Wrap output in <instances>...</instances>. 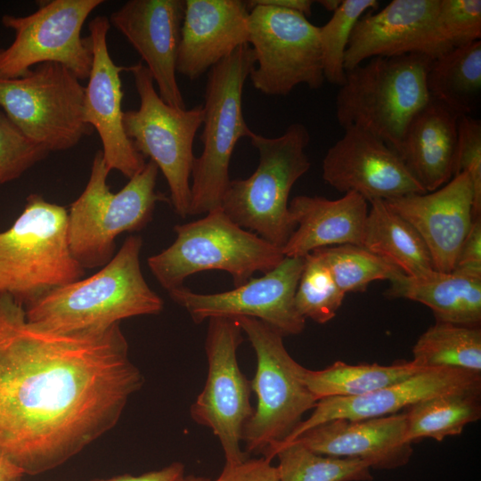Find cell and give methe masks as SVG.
Returning a JSON list of instances; mask_svg holds the SVG:
<instances>
[{
  "instance_id": "6da1fadb",
  "label": "cell",
  "mask_w": 481,
  "mask_h": 481,
  "mask_svg": "<svg viewBox=\"0 0 481 481\" xmlns=\"http://www.w3.org/2000/svg\"><path fill=\"white\" fill-rule=\"evenodd\" d=\"M143 382L119 323L54 331L0 296V453L24 475L62 465L110 431Z\"/></svg>"
},
{
  "instance_id": "7a4b0ae2",
  "label": "cell",
  "mask_w": 481,
  "mask_h": 481,
  "mask_svg": "<svg viewBox=\"0 0 481 481\" xmlns=\"http://www.w3.org/2000/svg\"><path fill=\"white\" fill-rule=\"evenodd\" d=\"M143 239L128 236L117 254L92 276L59 286L25 306L26 318L59 332L101 330L139 315L159 314L162 298L141 269Z\"/></svg>"
},
{
  "instance_id": "3957f363",
  "label": "cell",
  "mask_w": 481,
  "mask_h": 481,
  "mask_svg": "<svg viewBox=\"0 0 481 481\" xmlns=\"http://www.w3.org/2000/svg\"><path fill=\"white\" fill-rule=\"evenodd\" d=\"M433 60L420 53L374 57L346 70L335 102L340 126L364 128L397 152L410 121L431 99L427 75Z\"/></svg>"
},
{
  "instance_id": "277c9868",
  "label": "cell",
  "mask_w": 481,
  "mask_h": 481,
  "mask_svg": "<svg viewBox=\"0 0 481 481\" xmlns=\"http://www.w3.org/2000/svg\"><path fill=\"white\" fill-rule=\"evenodd\" d=\"M259 162L246 179L230 180L221 208L232 221L281 249L296 228L289 210L293 185L310 168L307 127L290 124L277 137L253 132L249 138Z\"/></svg>"
},
{
  "instance_id": "5b68a950",
  "label": "cell",
  "mask_w": 481,
  "mask_h": 481,
  "mask_svg": "<svg viewBox=\"0 0 481 481\" xmlns=\"http://www.w3.org/2000/svg\"><path fill=\"white\" fill-rule=\"evenodd\" d=\"M102 150L94 154L90 176L68 211L69 251L85 269L102 267L114 256L116 238L144 228L157 202L167 200L156 191L158 167L151 160L117 193L110 191Z\"/></svg>"
},
{
  "instance_id": "8992f818",
  "label": "cell",
  "mask_w": 481,
  "mask_h": 481,
  "mask_svg": "<svg viewBox=\"0 0 481 481\" xmlns=\"http://www.w3.org/2000/svg\"><path fill=\"white\" fill-rule=\"evenodd\" d=\"M68 210L30 194L11 227L0 232V296L23 307L50 290L82 279L67 238Z\"/></svg>"
},
{
  "instance_id": "52a82bcc",
  "label": "cell",
  "mask_w": 481,
  "mask_h": 481,
  "mask_svg": "<svg viewBox=\"0 0 481 481\" xmlns=\"http://www.w3.org/2000/svg\"><path fill=\"white\" fill-rule=\"evenodd\" d=\"M174 230V242L147 259L153 276L167 291L208 270L228 273L239 287L255 273L273 270L285 257L280 248L232 221L221 207Z\"/></svg>"
},
{
  "instance_id": "ba28073f",
  "label": "cell",
  "mask_w": 481,
  "mask_h": 481,
  "mask_svg": "<svg viewBox=\"0 0 481 481\" xmlns=\"http://www.w3.org/2000/svg\"><path fill=\"white\" fill-rule=\"evenodd\" d=\"M255 66L251 47L243 45L208 72L200 136L202 151L191 175L190 216L221 207L231 180L229 167L235 145L253 134L244 118L242 94Z\"/></svg>"
},
{
  "instance_id": "9c48e42d",
  "label": "cell",
  "mask_w": 481,
  "mask_h": 481,
  "mask_svg": "<svg viewBox=\"0 0 481 481\" xmlns=\"http://www.w3.org/2000/svg\"><path fill=\"white\" fill-rule=\"evenodd\" d=\"M235 319L257 356L250 382L257 404L245 425L242 442L248 454H264L289 437L317 400L304 380L305 367L289 354L279 331L255 318Z\"/></svg>"
},
{
  "instance_id": "30bf717a",
  "label": "cell",
  "mask_w": 481,
  "mask_h": 481,
  "mask_svg": "<svg viewBox=\"0 0 481 481\" xmlns=\"http://www.w3.org/2000/svg\"><path fill=\"white\" fill-rule=\"evenodd\" d=\"M126 70L133 75L140 105L137 110L124 111L126 135L136 151L162 172L171 205L184 218L190 209L191 175L196 159L193 142L202 125V105L190 110L171 107L159 95L143 62L126 67Z\"/></svg>"
},
{
  "instance_id": "8fae6325",
  "label": "cell",
  "mask_w": 481,
  "mask_h": 481,
  "mask_svg": "<svg viewBox=\"0 0 481 481\" xmlns=\"http://www.w3.org/2000/svg\"><path fill=\"white\" fill-rule=\"evenodd\" d=\"M85 86L65 66L44 62L0 78V108L29 139L50 152L76 146L94 128L84 120Z\"/></svg>"
},
{
  "instance_id": "7c38bea8",
  "label": "cell",
  "mask_w": 481,
  "mask_h": 481,
  "mask_svg": "<svg viewBox=\"0 0 481 481\" xmlns=\"http://www.w3.org/2000/svg\"><path fill=\"white\" fill-rule=\"evenodd\" d=\"M102 0H51L40 3L31 14H4L2 25L14 33L13 41L0 48V78H15L44 62L65 66L79 80L87 79L93 62L90 37L82 28Z\"/></svg>"
},
{
  "instance_id": "4fadbf2b",
  "label": "cell",
  "mask_w": 481,
  "mask_h": 481,
  "mask_svg": "<svg viewBox=\"0 0 481 481\" xmlns=\"http://www.w3.org/2000/svg\"><path fill=\"white\" fill-rule=\"evenodd\" d=\"M249 41L256 64L249 77L257 91L287 96L299 85L324 82L318 26L302 13L269 5L248 6Z\"/></svg>"
},
{
  "instance_id": "5bb4252c",
  "label": "cell",
  "mask_w": 481,
  "mask_h": 481,
  "mask_svg": "<svg viewBox=\"0 0 481 481\" xmlns=\"http://www.w3.org/2000/svg\"><path fill=\"white\" fill-rule=\"evenodd\" d=\"M242 333L236 319H208L205 339L207 379L190 408L192 420L209 428L219 440L226 463L249 457L240 448L245 425L254 412L250 403L251 382L241 372L237 361Z\"/></svg>"
},
{
  "instance_id": "9a60e30c",
  "label": "cell",
  "mask_w": 481,
  "mask_h": 481,
  "mask_svg": "<svg viewBox=\"0 0 481 481\" xmlns=\"http://www.w3.org/2000/svg\"><path fill=\"white\" fill-rule=\"evenodd\" d=\"M304 257H287L259 278H250L224 292L201 294L182 286L169 297L199 324L213 317H250L279 331L283 337L300 334L306 320L295 306V293Z\"/></svg>"
},
{
  "instance_id": "2e32d148",
  "label": "cell",
  "mask_w": 481,
  "mask_h": 481,
  "mask_svg": "<svg viewBox=\"0 0 481 481\" xmlns=\"http://www.w3.org/2000/svg\"><path fill=\"white\" fill-rule=\"evenodd\" d=\"M440 0H393L356 22L344 58L346 70L374 57L420 53L436 59L453 47L437 21Z\"/></svg>"
},
{
  "instance_id": "e0dca14e",
  "label": "cell",
  "mask_w": 481,
  "mask_h": 481,
  "mask_svg": "<svg viewBox=\"0 0 481 481\" xmlns=\"http://www.w3.org/2000/svg\"><path fill=\"white\" fill-rule=\"evenodd\" d=\"M344 130L323 158L326 183L340 192L358 193L368 202L427 192L384 141L359 126Z\"/></svg>"
},
{
  "instance_id": "ac0fdd59",
  "label": "cell",
  "mask_w": 481,
  "mask_h": 481,
  "mask_svg": "<svg viewBox=\"0 0 481 481\" xmlns=\"http://www.w3.org/2000/svg\"><path fill=\"white\" fill-rule=\"evenodd\" d=\"M109 18L98 15L88 24L93 47V62L85 86L84 120L98 133L107 168L118 170L130 179L145 165V159L136 151L126 136L122 110L123 90L120 72L109 53L107 34Z\"/></svg>"
},
{
  "instance_id": "d6986e66",
  "label": "cell",
  "mask_w": 481,
  "mask_h": 481,
  "mask_svg": "<svg viewBox=\"0 0 481 481\" xmlns=\"http://www.w3.org/2000/svg\"><path fill=\"white\" fill-rule=\"evenodd\" d=\"M183 13L184 0H129L109 18L145 62L160 98L176 109H186L176 79Z\"/></svg>"
},
{
  "instance_id": "ffe728a7",
  "label": "cell",
  "mask_w": 481,
  "mask_h": 481,
  "mask_svg": "<svg viewBox=\"0 0 481 481\" xmlns=\"http://www.w3.org/2000/svg\"><path fill=\"white\" fill-rule=\"evenodd\" d=\"M384 201L420 234L434 269L451 273L475 217L474 190L467 173L453 175L434 192Z\"/></svg>"
},
{
  "instance_id": "44dd1931",
  "label": "cell",
  "mask_w": 481,
  "mask_h": 481,
  "mask_svg": "<svg viewBox=\"0 0 481 481\" xmlns=\"http://www.w3.org/2000/svg\"><path fill=\"white\" fill-rule=\"evenodd\" d=\"M453 392H481V372L428 368L363 395L320 399L311 415L281 443L292 441L305 431L332 420H363L392 415L422 400Z\"/></svg>"
},
{
  "instance_id": "7402d4cb",
  "label": "cell",
  "mask_w": 481,
  "mask_h": 481,
  "mask_svg": "<svg viewBox=\"0 0 481 481\" xmlns=\"http://www.w3.org/2000/svg\"><path fill=\"white\" fill-rule=\"evenodd\" d=\"M292 441L319 454L360 460L375 469L403 467L413 453L412 444L406 438L404 412L371 419L332 420Z\"/></svg>"
},
{
  "instance_id": "603a6c76",
  "label": "cell",
  "mask_w": 481,
  "mask_h": 481,
  "mask_svg": "<svg viewBox=\"0 0 481 481\" xmlns=\"http://www.w3.org/2000/svg\"><path fill=\"white\" fill-rule=\"evenodd\" d=\"M249 8L241 0H184L176 72L194 80L248 45Z\"/></svg>"
},
{
  "instance_id": "cb8c5ba5",
  "label": "cell",
  "mask_w": 481,
  "mask_h": 481,
  "mask_svg": "<svg viewBox=\"0 0 481 481\" xmlns=\"http://www.w3.org/2000/svg\"><path fill=\"white\" fill-rule=\"evenodd\" d=\"M289 210L296 228L281 249L284 257H304L321 248L362 244L368 201L358 193L346 192L337 200L298 195Z\"/></svg>"
},
{
  "instance_id": "d4e9b609",
  "label": "cell",
  "mask_w": 481,
  "mask_h": 481,
  "mask_svg": "<svg viewBox=\"0 0 481 481\" xmlns=\"http://www.w3.org/2000/svg\"><path fill=\"white\" fill-rule=\"evenodd\" d=\"M459 117L431 98L404 132L397 153L427 192L439 189L453 176Z\"/></svg>"
},
{
  "instance_id": "484cf974",
  "label": "cell",
  "mask_w": 481,
  "mask_h": 481,
  "mask_svg": "<svg viewBox=\"0 0 481 481\" xmlns=\"http://www.w3.org/2000/svg\"><path fill=\"white\" fill-rule=\"evenodd\" d=\"M385 295L405 298L429 307L436 322L479 326L481 322V278L432 270L390 281Z\"/></svg>"
},
{
  "instance_id": "4316f807",
  "label": "cell",
  "mask_w": 481,
  "mask_h": 481,
  "mask_svg": "<svg viewBox=\"0 0 481 481\" xmlns=\"http://www.w3.org/2000/svg\"><path fill=\"white\" fill-rule=\"evenodd\" d=\"M370 203L361 246L388 260L408 276L434 270L428 248L413 226L384 200Z\"/></svg>"
},
{
  "instance_id": "83f0119b",
  "label": "cell",
  "mask_w": 481,
  "mask_h": 481,
  "mask_svg": "<svg viewBox=\"0 0 481 481\" xmlns=\"http://www.w3.org/2000/svg\"><path fill=\"white\" fill-rule=\"evenodd\" d=\"M430 98L458 116L470 115L481 94V40L453 47L434 59L427 75Z\"/></svg>"
},
{
  "instance_id": "f1b7e54d",
  "label": "cell",
  "mask_w": 481,
  "mask_h": 481,
  "mask_svg": "<svg viewBox=\"0 0 481 481\" xmlns=\"http://www.w3.org/2000/svg\"><path fill=\"white\" fill-rule=\"evenodd\" d=\"M422 370L412 361H400L390 365H354L336 361L322 370L305 368L304 380L318 401L332 396L363 395L404 380Z\"/></svg>"
},
{
  "instance_id": "f546056e",
  "label": "cell",
  "mask_w": 481,
  "mask_h": 481,
  "mask_svg": "<svg viewBox=\"0 0 481 481\" xmlns=\"http://www.w3.org/2000/svg\"><path fill=\"white\" fill-rule=\"evenodd\" d=\"M481 392H453L422 400L404 412L406 438L414 443L422 438L437 442L461 435L464 428L481 417Z\"/></svg>"
},
{
  "instance_id": "4dcf8cb0",
  "label": "cell",
  "mask_w": 481,
  "mask_h": 481,
  "mask_svg": "<svg viewBox=\"0 0 481 481\" xmlns=\"http://www.w3.org/2000/svg\"><path fill=\"white\" fill-rule=\"evenodd\" d=\"M417 366L453 368L481 372V330L436 322L423 332L412 348Z\"/></svg>"
},
{
  "instance_id": "1f68e13d",
  "label": "cell",
  "mask_w": 481,
  "mask_h": 481,
  "mask_svg": "<svg viewBox=\"0 0 481 481\" xmlns=\"http://www.w3.org/2000/svg\"><path fill=\"white\" fill-rule=\"evenodd\" d=\"M263 457L279 460V481H371V468L365 462L316 453L298 441L281 443Z\"/></svg>"
},
{
  "instance_id": "d6a6232c",
  "label": "cell",
  "mask_w": 481,
  "mask_h": 481,
  "mask_svg": "<svg viewBox=\"0 0 481 481\" xmlns=\"http://www.w3.org/2000/svg\"><path fill=\"white\" fill-rule=\"evenodd\" d=\"M311 253L325 264L336 284L345 294L364 291L375 281H390L404 273L388 260L358 245L325 247Z\"/></svg>"
},
{
  "instance_id": "836d02e7",
  "label": "cell",
  "mask_w": 481,
  "mask_h": 481,
  "mask_svg": "<svg viewBox=\"0 0 481 481\" xmlns=\"http://www.w3.org/2000/svg\"><path fill=\"white\" fill-rule=\"evenodd\" d=\"M378 7L376 0H342L329 21L318 27L323 76L330 84L338 86L344 84V58L353 29L366 12L376 11Z\"/></svg>"
},
{
  "instance_id": "e575fe53",
  "label": "cell",
  "mask_w": 481,
  "mask_h": 481,
  "mask_svg": "<svg viewBox=\"0 0 481 481\" xmlns=\"http://www.w3.org/2000/svg\"><path fill=\"white\" fill-rule=\"evenodd\" d=\"M346 294L336 284L325 264L314 253L304 257L303 270L295 293L299 314L317 323L332 320Z\"/></svg>"
},
{
  "instance_id": "d590c367",
  "label": "cell",
  "mask_w": 481,
  "mask_h": 481,
  "mask_svg": "<svg viewBox=\"0 0 481 481\" xmlns=\"http://www.w3.org/2000/svg\"><path fill=\"white\" fill-rule=\"evenodd\" d=\"M49 153L24 135L0 110V185L19 178Z\"/></svg>"
},
{
  "instance_id": "8d00e7d4",
  "label": "cell",
  "mask_w": 481,
  "mask_h": 481,
  "mask_svg": "<svg viewBox=\"0 0 481 481\" xmlns=\"http://www.w3.org/2000/svg\"><path fill=\"white\" fill-rule=\"evenodd\" d=\"M465 172L474 190V216L481 214V121L470 115L458 118L453 175Z\"/></svg>"
},
{
  "instance_id": "74e56055",
  "label": "cell",
  "mask_w": 481,
  "mask_h": 481,
  "mask_svg": "<svg viewBox=\"0 0 481 481\" xmlns=\"http://www.w3.org/2000/svg\"><path fill=\"white\" fill-rule=\"evenodd\" d=\"M438 25L452 47L481 38L480 0H440Z\"/></svg>"
},
{
  "instance_id": "f35d334b",
  "label": "cell",
  "mask_w": 481,
  "mask_h": 481,
  "mask_svg": "<svg viewBox=\"0 0 481 481\" xmlns=\"http://www.w3.org/2000/svg\"><path fill=\"white\" fill-rule=\"evenodd\" d=\"M211 481H279V475L270 460L249 457L240 462H225L218 477Z\"/></svg>"
},
{
  "instance_id": "ab89813d",
  "label": "cell",
  "mask_w": 481,
  "mask_h": 481,
  "mask_svg": "<svg viewBox=\"0 0 481 481\" xmlns=\"http://www.w3.org/2000/svg\"><path fill=\"white\" fill-rule=\"evenodd\" d=\"M452 273L481 278V216L473 218L461 247Z\"/></svg>"
},
{
  "instance_id": "60d3db41",
  "label": "cell",
  "mask_w": 481,
  "mask_h": 481,
  "mask_svg": "<svg viewBox=\"0 0 481 481\" xmlns=\"http://www.w3.org/2000/svg\"><path fill=\"white\" fill-rule=\"evenodd\" d=\"M184 477V465L181 462H173L160 469L138 476L124 474L109 478H95L90 481H183Z\"/></svg>"
},
{
  "instance_id": "b9f144b4",
  "label": "cell",
  "mask_w": 481,
  "mask_h": 481,
  "mask_svg": "<svg viewBox=\"0 0 481 481\" xmlns=\"http://www.w3.org/2000/svg\"><path fill=\"white\" fill-rule=\"evenodd\" d=\"M248 6L254 4L269 5L288 11L302 13L306 17L312 14L314 1L311 0H249L246 1Z\"/></svg>"
},
{
  "instance_id": "7bdbcfd3",
  "label": "cell",
  "mask_w": 481,
  "mask_h": 481,
  "mask_svg": "<svg viewBox=\"0 0 481 481\" xmlns=\"http://www.w3.org/2000/svg\"><path fill=\"white\" fill-rule=\"evenodd\" d=\"M24 473L0 453V481H20Z\"/></svg>"
},
{
  "instance_id": "ee69618b",
  "label": "cell",
  "mask_w": 481,
  "mask_h": 481,
  "mask_svg": "<svg viewBox=\"0 0 481 481\" xmlns=\"http://www.w3.org/2000/svg\"><path fill=\"white\" fill-rule=\"evenodd\" d=\"M317 3L325 10L334 12L341 4L342 0H320Z\"/></svg>"
},
{
  "instance_id": "f6af8a7d",
  "label": "cell",
  "mask_w": 481,
  "mask_h": 481,
  "mask_svg": "<svg viewBox=\"0 0 481 481\" xmlns=\"http://www.w3.org/2000/svg\"><path fill=\"white\" fill-rule=\"evenodd\" d=\"M183 481H211V480L204 477L188 475V476H185Z\"/></svg>"
}]
</instances>
